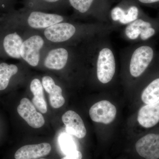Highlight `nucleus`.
<instances>
[{"label": "nucleus", "instance_id": "obj_1", "mask_svg": "<svg viewBox=\"0 0 159 159\" xmlns=\"http://www.w3.org/2000/svg\"><path fill=\"white\" fill-rule=\"evenodd\" d=\"M109 37V34L99 35L91 41L90 60L95 66L98 81L103 84L112 80L116 69V58Z\"/></svg>", "mask_w": 159, "mask_h": 159}, {"label": "nucleus", "instance_id": "obj_2", "mask_svg": "<svg viewBox=\"0 0 159 159\" xmlns=\"http://www.w3.org/2000/svg\"><path fill=\"white\" fill-rule=\"evenodd\" d=\"M154 55L153 49L150 46L135 44L123 50L121 60L127 66L131 77L138 78L148 68Z\"/></svg>", "mask_w": 159, "mask_h": 159}, {"label": "nucleus", "instance_id": "obj_3", "mask_svg": "<svg viewBox=\"0 0 159 159\" xmlns=\"http://www.w3.org/2000/svg\"><path fill=\"white\" fill-rule=\"evenodd\" d=\"M78 13L90 14L97 22L110 23L109 13L111 0H68Z\"/></svg>", "mask_w": 159, "mask_h": 159}, {"label": "nucleus", "instance_id": "obj_4", "mask_svg": "<svg viewBox=\"0 0 159 159\" xmlns=\"http://www.w3.org/2000/svg\"><path fill=\"white\" fill-rule=\"evenodd\" d=\"M141 13L138 3L134 0H122L111 9L110 22L119 27L126 26L136 20Z\"/></svg>", "mask_w": 159, "mask_h": 159}, {"label": "nucleus", "instance_id": "obj_5", "mask_svg": "<svg viewBox=\"0 0 159 159\" xmlns=\"http://www.w3.org/2000/svg\"><path fill=\"white\" fill-rule=\"evenodd\" d=\"M135 148L144 159H159V134H148L142 137L136 143Z\"/></svg>", "mask_w": 159, "mask_h": 159}, {"label": "nucleus", "instance_id": "obj_6", "mask_svg": "<svg viewBox=\"0 0 159 159\" xmlns=\"http://www.w3.org/2000/svg\"><path fill=\"white\" fill-rule=\"evenodd\" d=\"M43 44V40L41 36H31L23 42L21 48V57L30 65L36 66L39 61L40 50Z\"/></svg>", "mask_w": 159, "mask_h": 159}, {"label": "nucleus", "instance_id": "obj_7", "mask_svg": "<svg viewBox=\"0 0 159 159\" xmlns=\"http://www.w3.org/2000/svg\"><path fill=\"white\" fill-rule=\"evenodd\" d=\"M90 117L94 122L108 124L112 122L116 117V107L107 100H102L91 107L89 111Z\"/></svg>", "mask_w": 159, "mask_h": 159}, {"label": "nucleus", "instance_id": "obj_8", "mask_svg": "<svg viewBox=\"0 0 159 159\" xmlns=\"http://www.w3.org/2000/svg\"><path fill=\"white\" fill-rule=\"evenodd\" d=\"M77 32V28L73 24L60 23L47 28L44 34L47 39L52 42L59 43L73 38Z\"/></svg>", "mask_w": 159, "mask_h": 159}, {"label": "nucleus", "instance_id": "obj_9", "mask_svg": "<svg viewBox=\"0 0 159 159\" xmlns=\"http://www.w3.org/2000/svg\"><path fill=\"white\" fill-rule=\"evenodd\" d=\"M17 110L19 115L31 127L39 128L44 124L43 115L36 111L34 106L28 98H23L21 100Z\"/></svg>", "mask_w": 159, "mask_h": 159}, {"label": "nucleus", "instance_id": "obj_10", "mask_svg": "<svg viewBox=\"0 0 159 159\" xmlns=\"http://www.w3.org/2000/svg\"><path fill=\"white\" fill-rule=\"evenodd\" d=\"M64 17L56 14L44 13L39 11H32L28 19V24L34 29H41L61 22Z\"/></svg>", "mask_w": 159, "mask_h": 159}, {"label": "nucleus", "instance_id": "obj_11", "mask_svg": "<svg viewBox=\"0 0 159 159\" xmlns=\"http://www.w3.org/2000/svg\"><path fill=\"white\" fill-rule=\"evenodd\" d=\"M62 120L69 134L78 139H82L85 136L87 131L84 123L81 117L76 112L67 111L63 115Z\"/></svg>", "mask_w": 159, "mask_h": 159}, {"label": "nucleus", "instance_id": "obj_12", "mask_svg": "<svg viewBox=\"0 0 159 159\" xmlns=\"http://www.w3.org/2000/svg\"><path fill=\"white\" fill-rule=\"evenodd\" d=\"M49 143L26 145L21 147L14 154L15 159H36L48 155L51 152Z\"/></svg>", "mask_w": 159, "mask_h": 159}, {"label": "nucleus", "instance_id": "obj_13", "mask_svg": "<svg viewBox=\"0 0 159 159\" xmlns=\"http://www.w3.org/2000/svg\"><path fill=\"white\" fill-rule=\"evenodd\" d=\"M138 121L140 125L146 128L157 125L159 122V100L142 107L138 113Z\"/></svg>", "mask_w": 159, "mask_h": 159}, {"label": "nucleus", "instance_id": "obj_14", "mask_svg": "<svg viewBox=\"0 0 159 159\" xmlns=\"http://www.w3.org/2000/svg\"><path fill=\"white\" fill-rule=\"evenodd\" d=\"M42 85L46 92L49 94L50 104L52 107L58 108L65 102L62 95V89L56 85L54 80L49 76H45L42 79Z\"/></svg>", "mask_w": 159, "mask_h": 159}, {"label": "nucleus", "instance_id": "obj_15", "mask_svg": "<svg viewBox=\"0 0 159 159\" xmlns=\"http://www.w3.org/2000/svg\"><path fill=\"white\" fill-rule=\"evenodd\" d=\"M69 57L68 51L66 49H54L49 52L45 60L44 65L52 70H61L67 63Z\"/></svg>", "mask_w": 159, "mask_h": 159}, {"label": "nucleus", "instance_id": "obj_16", "mask_svg": "<svg viewBox=\"0 0 159 159\" xmlns=\"http://www.w3.org/2000/svg\"><path fill=\"white\" fill-rule=\"evenodd\" d=\"M23 43L21 38L15 32L5 37L3 46L5 51L9 56L13 58H19L21 57V48Z\"/></svg>", "mask_w": 159, "mask_h": 159}, {"label": "nucleus", "instance_id": "obj_17", "mask_svg": "<svg viewBox=\"0 0 159 159\" xmlns=\"http://www.w3.org/2000/svg\"><path fill=\"white\" fill-rule=\"evenodd\" d=\"M30 90L34 95L32 100L33 105L42 113H46L48 111L47 103L45 100L43 85L39 80L34 79L31 81Z\"/></svg>", "mask_w": 159, "mask_h": 159}, {"label": "nucleus", "instance_id": "obj_18", "mask_svg": "<svg viewBox=\"0 0 159 159\" xmlns=\"http://www.w3.org/2000/svg\"><path fill=\"white\" fill-rule=\"evenodd\" d=\"M141 99L146 104L155 102L159 100V78L154 80L142 92Z\"/></svg>", "mask_w": 159, "mask_h": 159}, {"label": "nucleus", "instance_id": "obj_19", "mask_svg": "<svg viewBox=\"0 0 159 159\" xmlns=\"http://www.w3.org/2000/svg\"><path fill=\"white\" fill-rule=\"evenodd\" d=\"M18 69L13 64L8 65L6 63L0 64V90L7 88L11 77L17 73Z\"/></svg>", "mask_w": 159, "mask_h": 159}, {"label": "nucleus", "instance_id": "obj_20", "mask_svg": "<svg viewBox=\"0 0 159 159\" xmlns=\"http://www.w3.org/2000/svg\"><path fill=\"white\" fill-rule=\"evenodd\" d=\"M60 144L62 150L67 154L76 150V146L71 138L66 134L62 135L60 138Z\"/></svg>", "mask_w": 159, "mask_h": 159}, {"label": "nucleus", "instance_id": "obj_21", "mask_svg": "<svg viewBox=\"0 0 159 159\" xmlns=\"http://www.w3.org/2000/svg\"><path fill=\"white\" fill-rule=\"evenodd\" d=\"M82 154L80 151L75 150L67 154L61 159H82Z\"/></svg>", "mask_w": 159, "mask_h": 159}, {"label": "nucleus", "instance_id": "obj_22", "mask_svg": "<svg viewBox=\"0 0 159 159\" xmlns=\"http://www.w3.org/2000/svg\"><path fill=\"white\" fill-rule=\"evenodd\" d=\"M138 4L150 5L159 3V0H134Z\"/></svg>", "mask_w": 159, "mask_h": 159}, {"label": "nucleus", "instance_id": "obj_23", "mask_svg": "<svg viewBox=\"0 0 159 159\" xmlns=\"http://www.w3.org/2000/svg\"><path fill=\"white\" fill-rule=\"evenodd\" d=\"M44 2L48 3H55L59 1L60 0H42Z\"/></svg>", "mask_w": 159, "mask_h": 159}, {"label": "nucleus", "instance_id": "obj_24", "mask_svg": "<svg viewBox=\"0 0 159 159\" xmlns=\"http://www.w3.org/2000/svg\"></svg>", "mask_w": 159, "mask_h": 159}]
</instances>
